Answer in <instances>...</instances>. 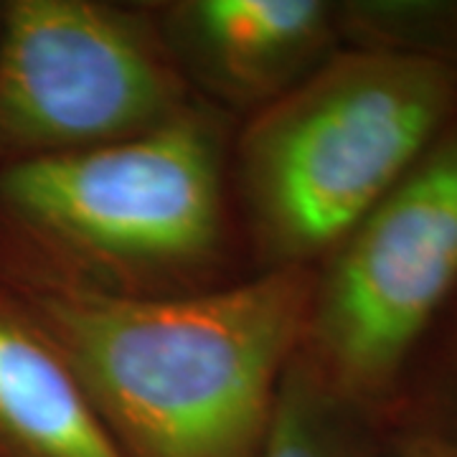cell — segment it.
Returning a JSON list of instances; mask_svg holds the SVG:
<instances>
[{"mask_svg":"<svg viewBox=\"0 0 457 457\" xmlns=\"http://www.w3.org/2000/svg\"><path fill=\"white\" fill-rule=\"evenodd\" d=\"M315 270L249 272L212 290L128 297L0 260L125 457H264L300 351Z\"/></svg>","mask_w":457,"mask_h":457,"instance_id":"6da1fadb","label":"cell"},{"mask_svg":"<svg viewBox=\"0 0 457 457\" xmlns=\"http://www.w3.org/2000/svg\"><path fill=\"white\" fill-rule=\"evenodd\" d=\"M228 112L201 99L140 137L0 168V260L128 297L212 290L239 242Z\"/></svg>","mask_w":457,"mask_h":457,"instance_id":"7a4b0ae2","label":"cell"},{"mask_svg":"<svg viewBox=\"0 0 457 457\" xmlns=\"http://www.w3.org/2000/svg\"><path fill=\"white\" fill-rule=\"evenodd\" d=\"M457 112V71L338 49L245 120L231 194L252 272L315 270Z\"/></svg>","mask_w":457,"mask_h":457,"instance_id":"3957f363","label":"cell"},{"mask_svg":"<svg viewBox=\"0 0 457 457\" xmlns=\"http://www.w3.org/2000/svg\"><path fill=\"white\" fill-rule=\"evenodd\" d=\"M457 293V112L315 267L297 363L333 404L384 422Z\"/></svg>","mask_w":457,"mask_h":457,"instance_id":"277c9868","label":"cell"},{"mask_svg":"<svg viewBox=\"0 0 457 457\" xmlns=\"http://www.w3.org/2000/svg\"><path fill=\"white\" fill-rule=\"evenodd\" d=\"M198 102L150 3L3 0L0 168L132 140Z\"/></svg>","mask_w":457,"mask_h":457,"instance_id":"5b68a950","label":"cell"},{"mask_svg":"<svg viewBox=\"0 0 457 457\" xmlns=\"http://www.w3.org/2000/svg\"><path fill=\"white\" fill-rule=\"evenodd\" d=\"M198 97L228 114L267 107L343 49L328 0L150 3Z\"/></svg>","mask_w":457,"mask_h":457,"instance_id":"8992f818","label":"cell"},{"mask_svg":"<svg viewBox=\"0 0 457 457\" xmlns=\"http://www.w3.org/2000/svg\"><path fill=\"white\" fill-rule=\"evenodd\" d=\"M0 457H125L69 361L3 287Z\"/></svg>","mask_w":457,"mask_h":457,"instance_id":"52a82bcc","label":"cell"},{"mask_svg":"<svg viewBox=\"0 0 457 457\" xmlns=\"http://www.w3.org/2000/svg\"><path fill=\"white\" fill-rule=\"evenodd\" d=\"M345 49L422 59L457 71V0H345L336 3Z\"/></svg>","mask_w":457,"mask_h":457,"instance_id":"ba28073f","label":"cell"},{"mask_svg":"<svg viewBox=\"0 0 457 457\" xmlns=\"http://www.w3.org/2000/svg\"><path fill=\"white\" fill-rule=\"evenodd\" d=\"M378 432H425L457 442V293L409 363Z\"/></svg>","mask_w":457,"mask_h":457,"instance_id":"9c48e42d","label":"cell"},{"mask_svg":"<svg viewBox=\"0 0 457 457\" xmlns=\"http://www.w3.org/2000/svg\"><path fill=\"white\" fill-rule=\"evenodd\" d=\"M374 442V427L333 404L295 356L264 457H361Z\"/></svg>","mask_w":457,"mask_h":457,"instance_id":"30bf717a","label":"cell"},{"mask_svg":"<svg viewBox=\"0 0 457 457\" xmlns=\"http://www.w3.org/2000/svg\"><path fill=\"white\" fill-rule=\"evenodd\" d=\"M378 457H457V442L425 432H376Z\"/></svg>","mask_w":457,"mask_h":457,"instance_id":"8fae6325","label":"cell"},{"mask_svg":"<svg viewBox=\"0 0 457 457\" xmlns=\"http://www.w3.org/2000/svg\"><path fill=\"white\" fill-rule=\"evenodd\" d=\"M361 457H378V435H376V442H374V447L371 450H366L363 455Z\"/></svg>","mask_w":457,"mask_h":457,"instance_id":"7c38bea8","label":"cell"},{"mask_svg":"<svg viewBox=\"0 0 457 457\" xmlns=\"http://www.w3.org/2000/svg\"><path fill=\"white\" fill-rule=\"evenodd\" d=\"M0 23H3V0H0Z\"/></svg>","mask_w":457,"mask_h":457,"instance_id":"4fadbf2b","label":"cell"}]
</instances>
